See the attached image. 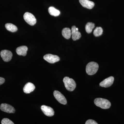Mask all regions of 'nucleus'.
Here are the masks:
<instances>
[{
    "mask_svg": "<svg viewBox=\"0 0 124 124\" xmlns=\"http://www.w3.org/2000/svg\"><path fill=\"white\" fill-rule=\"evenodd\" d=\"M94 104L97 106L102 109H108L110 107L111 103L108 100L102 98H97L94 100Z\"/></svg>",
    "mask_w": 124,
    "mask_h": 124,
    "instance_id": "nucleus-1",
    "label": "nucleus"
},
{
    "mask_svg": "<svg viewBox=\"0 0 124 124\" xmlns=\"http://www.w3.org/2000/svg\"><path fill=\"white\" fill-rule=\"evenodd\" d=\"M99 65L97 63L91 62L86 65V71L89 75H93L97 73L99 69Z\"/></svg>",
    "mask_w": 124,
    "mask_h": 124,
    "instance_id": "nucleus-2",
    "label": "nucleus"
},
{
    "mask_svg": "<svg viewBox=\"0 0 124 124\" xmlns=\"http://www.w3.org/2000/svg\"><path fill=\"white\" fill-rule=\"evenodd\" d=\"M63 82L65 88L69 91H73L76 86V84L74 80L72 78L66 77L63 78Z\"/></svg>",
    "mask_w": 124,
    "mask_h": 124,
    "instance_id": "nucleus-3",
    "label": "nucleus"
},
{
    "mask_svg": "<svg viewBox=\"0 0 124 124\" xmlns=\"http://www.w3.org/2000/svg\"><path fill=\"white\" fill-rule=\"evenodd\" d=\"M23 18L26 22L31 26L35 25L36 23V19L34 16L31 13L26 12L23 15Z\"/></svg>",
    "mask_w": 124,
    "mask_h": 124,
    "instance_id": "nucleus-4",
    "label": "nucleus"
},
{
    "mask_svg": "<svg viewBox=\"0 0 124 124\" xmlns=\"http://www.w3.org/2000/svg\"><path fill=\"white\" fill-rule=\"evenodd\" d=\"M44 59L46 62L50 63H54L60 61V58L57 55L51 54H46L44 56Z\"/></svg>",
    "mask_w": 124,
    "mask_h": 124,
    "instance_id": "nucleus-5",
    "label": "nucleus"
},
{
    "mask_svg": "<svg viewBox=\"0 0 124 124\" xmlns=\"http://www.w3.org/2000/svg\"><path fill=\"white\" fill-rule=\"evenodd\" d=\"M54 95L55 99L57 100L60 103L64 104V105L67 104L66 99L64 95H63L62 93H60L59 91L55 90L54 91Z\"/></svg>",
    "mask_w": 124,
    "mask_h": 124,
    "instance_id": "nucleus-6",
    "label": "nucleus"
},
{
    "mask_svg": "<svg viewBox=\"0 0 124 124\" xmlns=\"http://www.w3.org/2000/svg\"><path fill=\"white\" fill-rule=\"evenodd\" d=\"M0 55L2 59L5 62H9L11 60L13 54L11 51L7 50H4L1 51Z\"/></svg>",
    "mask_w": 124,
    "mask_h": 124,
    "instance_id": "nucleus-7",
    "label": "nucleus"
},
{
    "mask_svg": "<svg viewBox=\"0 0 124 124\" xmlns=\"http://www.w3.org/2000/svg\"><path fill=\"white\" fill-rule=\"evenodd\" d=\"M0 109L1 111L7 113H14L15 110L13 107L7 103H2L1 104Z\"/></svg>",
    "mask_w": 124,
    "mask_h": 124,
    "instance_id": "nucleus-8",
    "label": "nucleus"
},
{
    "mask_svg": "<svg viewBox=\"0 0 124 124\" xmlns=\"http://www.w3.org/2000/svg\"><path fill=\"white\" fill-rule=\"evenodd\" d=\"M114 81V78L112 76L110 77L100 83V86L104 88H108L113 84Z\"/></svg>",
    "mask_w": 124,
    "mask_h": 124,
    "instance_id": "nucleus-9",
    "label": "nucleus"
},
{
    "mask_svg": "<svg viewBox=\"0 0 124 124\" xmlns=\"http://www.w3.org/2000/svg\"><path fill=\"white\" fill-rule=\"evenodd\" d=\"M41 110L46 116H52L54 115L53 109L50 107L42 105L41 107Z\"/></svg>",
    "mask_w": 124,
    "mask_h": 124,
    "instance_id": "nucleus-10",
    "label": "nucleus"
},
{
    "mask_svg": "<svg viewBox=\"0 0 124 124\" xmlns=\"http://www.w3.org/2000/svg\"><path fill=\"white\" fill-rule=\"evenodd\" d=\"M71 35H72V39L74 41L79 39L81 37V34L79 32L76 30V26H72L71 29Z\"/></svg>",
    "mask_w": 124,
    "mask_h": 124,
    "instance_id": "nucleus-11",
    "label": "nucleus"
},
{
    "mask_svg": "<svg viewBox=\"0 0 124 124\" xmlns=\"http://www.w3.org/2000/svg\"><path fill=\"white\" fill-rule=\"evenodd\" d=\"M79 1L83 7L87 9H92L94 6V2L89 0H79Z\"/></svg>",
    "mask_w": 124,
    "mask_h": 124,
    "instance_id": "nucleus-12",
    "label": "nucleus"
},
{
    "mask_svg": "<svg viewBox=\"0 0 124 124\" xmlns=\"http://www.w3.org/2000/svg\"><path fill=\"white\" fill-rule=\"evenodd\" d=\"M35 89V86L32 83L28 82L23 87V92L26 93H29L34 91Z\"/></svg>",
    "mask_w": 124,
    "mask_h": 124,
    "instance_id": "nucleus-13",
    "label": "nucleus"
},
{
    "mask_svg": "<svg viewBox=\"0 0 124 124\" xmlns=\"http://www.w3.org/2000/svg\"><path fill=\"white\" fill-rule=\"evenodd\" d=\"M27 50V47L23 46L18 47L16 49V52L18 55L25 56L26 55Z\"/></svg>",
    "mask_w": 124,
    "mask_h": 124,
    "instance_id": "nucleus-14",
    "label": "nucleus"
},
{
    "mask_svg": "<svg viewBox=\"0 0 124 124\" xmlns=\"http://www.w3.org/2000/svg\"><path fill=\"white\" fill-rule=\"evenodd\" d=\"M62 34V35L64 38L68 39L70 38L71 36V30L68 28H65L63 29Z\"/></svg>",
    "mask_w": 124,
    "mask_h": 124,
    "instance_id": "nucleus-15",
    "label": "nucleus"
},
{
    "mask_svg": "<svg viewBox=\"0 0 124 124\" xmlns=\"http://www.w3.org/2000/svg\"><path fill=\"white\" fill-rule=\"evenodd\" d=\"M5 27L8 31L11 32H15L18 30L17 28L15 25L11 23H6Z\"/></svg>",
    "mask_w": 124,
    "mask_h": 124,
    "instance_id": "nucleus-16",
    "label": "nucleus"
},
{
    "mask_svg": "<svg viewBox=\"0 0 124 124\" xmlns=\"http://www.w3.org/2000/svg\"><path fill=\"white\" fill-rule=\"evenodd\" d=\"M48 12L50 15L55 17L58 16L60 13L59 10L53 7H50L49 8Z\"/></svg>",
    "mask_w": 124,
    "mask_h": 124,
    "instance_id": "nucleus-17",
    "label": "nucleus"
},
{
    "mask_svg": "<svg viewBox=\"0 0 124 124\" xmlns=\"http://www.w3.org/2000/svg\"><path fill=\"white\" fill-rule=\"evenodd\" d=\"M95 27V24L92 23H88L85 27V29L87 33H90L92 32V31Z\"/></svg>",
    "mask_w": 124,
    "mask_h": 124,
    "instance_id": "nucleus-18",
    "label": "nucleus"
},
{
    "mask_svg": "<svg viewBox=\"0 0 124 124\" xmlns=\"http://www.w3.org/2000/svg\"><path fill=\"white\" fill-rule=\"evenodd\" d=\"M102 28L101 27H97L93 31L94 35L95 37H98L101 35L102 34Z\"/></svg>",
    "mask_w": 124,
    "mask_h": 124,
    "instance_id": "nucleus-19",
    "label": "nucleus"
},
{
    "mask_svg": "<svg viewBox=\"0 0 124 124\" xmlns=\"http://www.w3.org/2000/svg\"><path fill=\"white\" fill-rule=\"evenodd\" d=\"M1 124H14L13 122L8 119V118H4L1 121Z\"/></svg>",
    "mask_w": 124,
    "mask_h": 124,
    "instance_id": "nucleus-20",
    "label": "nucleus"
},
{
    "mask_svg": "<svg viewBox=\"0 0 124 124\" xmlns=\"http://www.w3.org/2000/svg\"><path fill=\"white\" fill-rule=\"evenodd\" d=\"M85 124H98L96 121L94 120L89 119L87 121L85 122Z\"/></svg>",
    "mask_w": 124,
    "mask_h": 124,
    "instance_id": "nucleus-21",
    "label": "nucleus"
},
{
    "mask_svg": "<svg viewBox=\"0 0 124 124\" xmlns=\"http://www.w3.org/2000/svg\"><path fill=\"white\" fill-rule=\"evenodd\" d=\"M5 82V79L3 78L0 77V85L4 84Z\"/></svg>",
    "mask_w": 124,
    "mask_h": 124,
    "instance_id": "nucleus-22",
    "label": "nucleus"
},
{
    "mask_svg": "<svg viewBox=\"0 0 124 124\" xmlns=\"http://www.w3.org/2000/svg\"><path fill=\"white\" fill-rule=\"evenodd\" d=\"M76 30H77V31H78V28H76Z\"/></svg>",
    "mask_w": 124,
    "mask_h": 124,
    "instance_id": "nucleus-23",
    "label": "nucleus"
}]
</instances>
